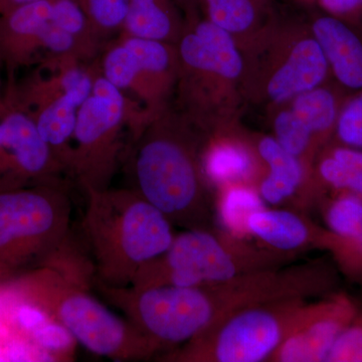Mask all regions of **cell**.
Masks as SVG:
<instances>
[{"mask_svg": "<svg viewBox=\"0 0 362 362\" xmlns=\"http://www.w3.org/2000/svg\"><path fill=\"white\" fill-rule=\"evenodd\" d=\"M326 362H362V312L337 338Z\"/></svg>", "mask_w": 362, "mask_h": 362, "instance_id": "f1b7e54d", "label": "cell"}, {"mask_svg": "<svg viewBox=\"0 0 362 362\" xmlns=\"http://www.w3.org/2000/svg\"><path fill=\"white\" fill-rule=\"evenodd\" d=\"M40 0H0V16H4L20 8V7L35 4Z\"/></svg>", "mask_w": 362, "mask_h": 362, "instance_id": "f546056e", "label": "cell"}, {"mask_svg": "<svg viewBox=\"0 0 362 362\" xmlns=\"http://www.w3.org/2000/svg\"><path fill=\"white\" fill-rule=\"evenodd\" d=\"M305 2H308V4H311V2H317V0H303Z\"/></svg>", "mask_w": 362, "mask_h": 362, "instance_id": "d6a6232c", "label": "cell"}, {"mask_svg": "<svg viewBox=\"0 0 362 362\" xmlns=\"http://www.w3.org/2000/svg\"><path fill=\"white\" fill-rule=\"evenodd\" d=\"M346 97L334 88L320 86L295 97L290 110L315 139L325 142L335 132L338 115Z\"/></svg>", "mask_w": 362, "mask_h": 362, "instance_id": "7402d4cb", "label": "cell"}, {"mask_svg": "<svg viewBox=\"0 0 362 362\" xmlns=\"http://www.w3.org/2000/svg\"><path fill=\"white\" fill-rule=\"evenodd\" d=\"M274 0H202L206 18L235 35L258 30L274 16Z\"/></svg>", "mask_w": 362, "mask_h": 362, "instance_id": "44dd1931", "label": "cell"}, {"mask_svg": "<svg viewBox=\"0 0 362 362\" xmlns=\"http://www.w3.org/2000/svg\"><path fill=\"white\" fill-rule=\"evenodd\" d=\"M83 230L93 281L109 287L132 285L145 264L168 251L173 223L134 188L86 192Z\"/></svg>", "mask_w": 362, "mask_h": 362, "instance_id": "3957f363", "label": "cell"}, {"mask_svg": "<svg viewBox=\"0 0 362 362\" xmlns=\"http://www.w3.org/2000/svg\"><path fill=\"white\" fill-rule=\"evenodd\" d=\"M98 59L102 75L119 90L135 95L149 116L168 108L180 74L175 44L120 33Z\"/></svg>", "mask_w": 362, "mask_h": 362, "instance_id": "7c38bea8", "label": "cell"}, {"mask_svg": "<svg viewBox=\"0 0 362 362\" xmlns=\"http://www.w3.org/2000/svg\"><path fill=\"white\" fill-rule=\"evenodd\" d=\"M258 153L269 166L268 175L258 189L264 202L278 206L294 197L305 180L304 165L299 157L293 156L275 137L269 136L259 140Z\"/></svg>", "mask_w": 362, "mask_h": 362, "instance_id": "d6986e66", "label": "cell"}, {"mask_svg": "<svg viewBox=\"0 0 362 362\" xmlns=\"http://www.w3.org/2000/svg\"><path fill=\"white\" fill-rule=\"evenodd\" d=\"M71 211L65 180L0 192V287L63 256Z\"/></svg>", "mask_w": 362, "mask_h": 362, "instance_id": "5b68a950", "label": "cell"}, {"mask_svg": "<svg viewBox=\"0 0 362 362\" xmlns=\"http://www.w3.org/2000/svg\"><path fill=\"white\" fill-rule=\"evenodd\" d=\"M102 47L123 32L130 0H76Z\"/></svg>", "mask_w": 362, "mask_h": 362, "instance_id": "d4e9b609", "label": "cell"}, {"mask_svg": "<svg viewBox=\"0 0 362 362\" xmlns=\"http://www.w3.org/2000/svg\"><path fill=\"white\" fill-rule=\"evenodd\" d=\"M358 312L356 302L345 293L304 304L269 361H326L337 338Z\"/></svg>", "mask_w": 362, "mask_h": 362, "instance_id": "5bb4252c", "label": "cell"}, {"mask_svg": "<svg viewBox=\"0 0 362 362\" xmlns=\"http://www.w3.org/2000/svg\"><path fill=\"white\" fill-rule=\"evenodd\" d=\"M97 66L98 58L90 63L49 59L21 80L7 76L4 85V95L33 119L66 175H70L78 112L92 92Z\"/></svg>", "mask_w": 362, "mask_h": 362, "instance_id": "8992f818", "label": "cell"}, {"mask_svg": "<svg viewBox=\"0 0 362 362\" xmlns=\"http://www.w3.org/2000/svg\"><path fill=\"white\" fill-rule=\"evenodd\" d=\"M149 120L139 102L102 75L98 59L92 92L78 112L73 137L70 176L84 192L111 187L123 149L124 129L129 130L133 142Z\"/></svg>", "mask_w": 362, "mask_h": 362, "instance_id": "52a82bcc", "label": "cell"}, {"mask_svg": "<svg viewBox=\"0 0 362 362\" xmlns=\"http://www.w3.org/2000/svg\"><path fill=\"white\" fill-rule=\"evenodd\" d=\"M275 139L283 148L299 157L306 153L313 144V134L291 110L281 112L274 123Z\"/></svg>", "mask_w": 362, "mask_h": 362, "instance_id": "4316f807", "label": "cell"}, {"mask_svg": "<svg viewBox=\"0 0 362 362\" xmlns=\"http://www.w3.org/2000/svg\"><path fill=\"white\" fill-rule=\"evenodd\" d=\"M325 223L333 235L342 240L362 239V199L341 192L326 206Z\"/></svg>", "mask_w": 362, "mask_h": 362, "instance_id": "484cf974", "label": "cell"}, {"mask_svg": "<svg viewBox=\"0 0 362 362\" xmlns=\"http://www.w3.org/2000/svg\"><path fill=\"white\" fill-rule=\"evenodd\" d=\"M204 143L201 128L169 107L152 117L132 142L134 189L185 230L209 228Z\"/></svg>", "mask_w": 362, "mask_h": 362, "instance_id": "6da1fadb", "label": "cell"}, {"mask_svg": "<svg viewBox=\"0 0 362 362\" xmlns=\"http://www.w3.org/2000/svg\"><path fill=\"white\" fill-rule=\"evenodd\" d=\"M356 26L327 13L317 16L311 26L330 74L350 94L362 90V35Z\"/></svg>", "mask_w": 362, "mask_h": 362, "instance_id": "9a60e30c", "label": "cell"}, {"mask_svg": "<svg viewBox=\"0 0 362 362\" xmlns=\"http://www.w3.org/2000/svg\"><path fill=\"white\" fill-rule=\"evenodd\" d=\"M63 166L25 111L4 95L0 107V192L64 180Z\"/></svg>", "mask_w": 362, "mask_h": 362, "instance_id": "4fadbf2b", "label": "cell"}, {"mask_svg": "<svg viewBox=\"0 0 362 362\" xmlns=\"http://www.w3.org/2000/svg\"><path fill=\"white\" fill-rule=\"evenodd\" d=\"M277 254L209 228H187L175 235L168 251L138 271L131 286L223 284L247 274L272 270L281 261Z\"/></svg>", "mask_w": 362, "mask_h": 362, "instance_id": "ba28073f", "label": "cell"}, {"mask_svg": "<svg viewBox=\"0 0 362 362\" xmlns=\"http://www.w3.org/2000/svg\"><path fill=\"white\" fill-rule=\"evenodd\" d=\"M334 133L341 144L362 149V90L345 98Z\"/></svg>", "mask_w": 362, "mask_h": 362, "instance_id": "83f0119b", "label": "cell"}, {"mask_svg": "<svg viewBox=\"0 0 362 362\" xmlns=\"http://www.w3.org/2000/svg\"><path fill=\"white\" fill-rule=\"evenodd\" d=\"M4 70V63H2L1 59H0V107H1L2 99H4V80H2V71Z\"/></svg>", "mask_w": 362, "mask_h": 362, "instance_id": "1f68e13d", "label": "cell"}, {"mask_svg": "<svg viewBox=\"0 0 362 362\" xmlns=\"http://www.w3.org/2000/svg\"><path fill=\"white\" fill-rule=\"evenodd\" d=\"M329 74L327 59L315 37H305L292 45L283 63L272 73L267 82V97L274 103H285L320 87Z\"/></svg>", "mask_w": 362, "mask_h": 362, "instance_id": "2e32d148", "label": "cell"}, {"mask_svg": "<svg viewBox=\"0 0 362 362\" xmlns=\"http://www.w3.org/2000/svg\"><path fill=\"white\" fill-rule=\"evenodd\" d=\"M96 45L76 0H40L0 16V59L7 76L54 58L90 63Z\"/></svg>", "mask_w": 362, "mask_h": 362, "instance_id": "9c48e42d", "label": "cell"}, {"mask_svg": "<svg viewBox=\"0 0 362 362\" xmlns=\"http://www.w3.org/2000/svg\"><path fill=\"white\" fill-rule=\"evenodd\" d=\"M304 304L303 297H286L245 305L161 361H269Z\"/></svg>", "mask_w": 362, "mask_h": 362, "instance_id": "30bf717a", "label": "cell"}, {"mask_svg": "<svg viewBox=\"0 0 362 362\" xmlns=\"http://www.w3.org/2000/svg\"><path fill=\"white\" fill-rule=\"evenodd\" d=\"M202 169L206 181L218 188L252 185L259 173L258 160L247 144L230 136H216L204 143Z\"/></svg>", "mask_w": 362, "mask_h": 362, "instance_id": "ac0fdd59", "label": "cell"}, {"mask_svg": "<svg viewBox=\"0 0 362 362\" xmlns=\"http://www.w3.org/2000/svg\"><path fill=\"white\" fill-rule=\"evenodd\" d=\"M249 230L252 237L281 254H289L309 246L322 247L325 235V230L312 225L298 214L267 207L252 214Z\"/></svg>", "mask_w": 362, "mask_h": 362, "instance_id": "e0dca14e", "label": "cell"}, {"mask_svg": "<svg viewBox=\"0 0 362 362\" xmlns=\"http://www.w3.org/2000/svg\"><path fill=\"white\" fill-rule=\"evenodd\" d=\"M181 9L183 16L194 13H201L202 0H175Z\"/></svg>", "mask_w": 362, "mask_h": 362, "instance_id": "4dcf8cb0", "label": "cell"}, {"mask_svg": "<svg viewBox=\"0 0 362 362\" xmlns=\"http://www.w3.org/2000/svg\"><path fill=\"white\" fill-rule=\"evenodd\" d=\"M75 264L54 262L9 281L0 293L58 324L86 349L117 361L152 358L159 349L88 290Z\"/></svg>", "mask_w": 362, "mask_h": 362, "instance_id": "7a4b0ae2", "label": "cell"}, {"mask_svg": "<svg viewBox=\"0 0 362 362\" xmlns=\"http://www.w3.org/2000/svg\"><path fill=\"white\" fill-rule=\"evenodd\" d=\"M180 74L176 90L185 115L206 124L216 104V88L225 81L238 80L244 61L235 37L201 13L185 16L177 42Z\"/></svg>", "mask_w": 362, "mask_h": 362, "instance_id": "8fae6325", "label": "cell"}, {"mask_svg": "<svg viewBox=\"0 0 362 362\" xmlns=\"http://www.w3.org/2000/svg\"><path fill=\"white\" fill-rule=\"evenodd\" d=\"M94 285L159 351L185 344L247 301L246 289L239 279L195 287L115 288L97 282Z\"/></svg>", "mask_w": 362, "mask_h": 362, "instance_id": "277c9868", "label": "cell"}, {"mask_svg": "<svg viewBox=\"0 0 362 362\" xmlns=\"http://www.w3.org/2000/svg\"><path fill=\"white\" fill-rule=\"evenodd\" d=\"M317 171L326 187L362 199V149L341 143L331 145L323 152Z\"/></svg>", "mask_w": 362, "mask_h": 362, "instance_id": "cb8c5ba5", "label": "cell"}, {"mask_svg": "<svg viewBox=\"0 0 362 362\" xmlns=\"http://www.w3.org/2000/svg\"><path fill=\"white\" fill-rule=\"evenodd\" d=\"M264 209L265 202L252 185H232L221 188L216 202L218 221L223 233L238 240H247L252 237L250 218Z\"/></svg>", "mask_w": 362, "mask_h": 362, "instance_id": "603a6c76", "label": "cell"}, {"mask_svg": "<svg viewBox=\"0 0 362 362\" xmlns=\"http://www.w3.org/2000/svg\"><path fill=\"white\" fill-rule=\"evenodd\" d=\"M181 13L175 0H130L121 33L175 45L185 26Z\"/></svg>", "mask_w": 362, "mask_h": 362, "instance_id": "ffe728a7", "label": "cell"}]
</instances>
